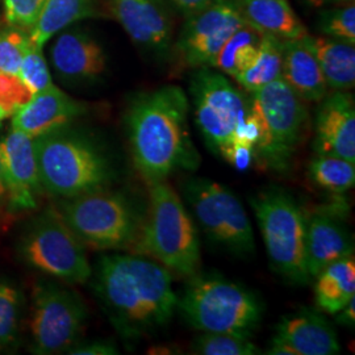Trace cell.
<instances>
[{
    "label": "cell",
    "instance_id": "6da1fadb",
    "mask_svg": "<svg viewBox=\"0 0 355 355\" xmlns=\"http://www.w3.org/2000/svg\"><path fill=\"white\" fill-rule=\"evenodd\" d=\"M92 290L125 340H140L166 327L177 313L171 272L141 255H104L92 271Z\"/></svg>",
    "mask_w": 355,
    "mask_h": 355
},
{
    "label": "cell",
    "instance_id": "7a4b0ae2",
    "mask_svg": "<svg viewBox=\"0 0 355 355\" xmlns=\"http://www.w3.org/2000/svg\"><path fill=\"white\" fill-rule=\"evenodd\" d=\"M191 104L178 86L137 95L125 114L129 149L136 170L149 184L178 170H196L200 157L190 136Z\"/></svg>",
    "mask_w": 355,
    "mask_h": 355
},
{
    "label": "cell",
    "instance_id": "3957f363",
    "mask_svg": "<svg viewBox=\"0 0 355 355\" xmlns=\"http://www.w3.org/2000/svg\"><path fill=\"white\" fill-rule=\"evenodd\" d=\"M137 252L170 272L190 278L200 266V240L196 223L177 191L164 182L150 184L146 216L135 242Z\"/></svg>",
    "mask_w": 355,
    "mask_h": 355
},
{
    "label": "cell",
    "instance_id": "277c9868",
    "mask_svg": "<svg viewBox=\"0 0 355 355\" xmlns=\"http://www.w3.org/2000/svg\"><path fill=\"white\" fill-rule=\"evenodd\" d=\"M33 142L41 186L51 195L69 199L103 190L114 178L104 150L83 135L61 128Z\"/></svg>",
    "mask_w": 355,
    "mask_h": 355
},
{
    "label": "cell",
    "instance_id": "5b68a950",
    "mask_svg": "<svg viewBox=\"0 0 355 355\" xmlns=\"http://www.w3.org/2000/svg\"><path fill=\"white\" fill-rule=\"evenodd\" d=\"M178 311L193 329L252 337L262 321L263 306L254 292L217 274H193Z\"/></svg>",
    "mask_w": 355,
    "mask_h": 355
},
{
    "label": "cell",
    "instance_id": "8992f818",
    "mask_svg": "<svg viewBox=\"0 0 355 355\" xmlns=\"http://www.w3.org/2000/svg\"><path fill=\"white\" fill-rule=\"evenodd\" d=\"M249 114L258 129L255 161L277 173L287 171L308 120L304 102L278 78L250 92Z\"/></svg>",
    "mask_w": 355,
    "mask_h": 355
},
{
    "label": "cell",
    "instance_id": "52a82bcc",
    "mask_svg": "<svg viewBox=\"0 0 355 355\" xmlns=\"http://www.w3.org/2000/svg\"><path fill=\"white\" fill-rule=\"evenodd\" d=\"M272 270L295 284L311 282L305 259L306 216L291 193L268 187L250 199Z\"/></svg>",
    "mask_w": 355,
    "mask_h": 355
},
{
    "label": "cell",
    "instance_id": "ba28073f",
    "mask_svg": "<svg viewBox=\"0 0 355 355\" xmlns=\"http://www.w3.org/2000/svg\"><path fill=\"white\" fill-rule=\"evenodd\" d=\"M60 215L83 245L96 250L135 245L144 218L127 196L105 189L66 199Z\"/></svg>",
    "mask_w": 355,
    "mask_h": 355
},
{
    "label": "cell",
    "instance_id": "9c48e42d",
    "mask_svg": "<svg viewBox=\"0 0 355 355\" xmlns=\"http://www.w3.org/2000/svg\"><path fill=\"white\" fill-rule=\"evenodd\" d=\"M184 202L205 237L229 253H255L252 221L237 195L227 186L207 178H189L183 183Z\"/></svg>",
    "mask_w": 355,
    "mask_h": 355
},
{
    "label": "cell",
    "instance_id": "30bf717a",
    "mask_svg": "<svg viewBox=\"0 0 355 355\" xmlns=\"http://www.w3.org/2000/svg\"><path fill=\"white\" fill-rule=\"evenodd\" d=\"M195 121L211 152L223 155L237 142L249 114V98L220 71L199 67L190 82Z\"/></svg>",
    "mask_w": 355,
    "mask_h": 355
},
{
    "label": "cell",
    "instance_id": "8fae6325",
    "mask_svg": "<svg viewBox=\"0 0 355 355\" xmlns=\"http://www.w3.org/2000/svg\"><path fill=\"white\" fill-rule=\"evenodd\" d=\"M21 255L38 271L67 284H83L91 279L92 268L82 241L67 227L62 216L46 211L26 230Z\"/></svg>",
    "mask_w": 355,
    "mask_h": 355
},
{
    "label": "cell",
    "instance_id": "7c38bea8",
    "mask_svg": "<svg viewBox=\"0 0 355 355\" xmlns=\"http://www.w3.org/2000/svg\"><path fill=\"white\" fill-rule=\"evenodd\" d=\"M87 320V308L76 291L40 282L33 291L31 333L33 353H67L78 341Z\"/></svg>",
    "mask_w": 355,
    "mask_h": 355
},
{
    "label": "cell",
    "instance_id": "4fadbf2b",
    "mask_svg": "<svg viewBox=\"0 0 355 355\" xmlns=\"http://www.w3.org/2000/svg\"><path fill=\"white\" fill-rule=\"evenodd\" d=\"M246 21L237 0H211L187 16L178 38L179 61L183 66L211 67L217 53Z\"/></svg>",
    "mask_w": 355,
    "mask_h": 355
},
{
    "label": "cell",
    "instance_id": "5bb4252c",
    "mask_svg": "<svg viewBox=\"0 0 355 355\" xmlns=\"http://www.w3.org/2000/svg\"><path fill=\"white\" fill-rule=\"evenodd\" d=\"M0 161L11 203L20 209L36 208L42 186L33 139L24 132L12 129L0 142Z\"/></svg>",
    "mask_w": 355,
    "mask_h": 355
},
{
    "label": "cell",
    "instance_id": "9a60e30c",
    "mask_svg": "<svg viewBox=\"0 0 355 355\" xmlns=\"http://www.w3.org/2000/svg\"><path fill=\"white\" fill-rule=\"evenodd\" d=\"M315 150L355 164V104L347 91H336L321 101L316 117Z\"/></svg>",
    "mask_w": 355,
    "mask_h": 355
},
{
    "label": "cell",
    "instance_id": "2e32d148",
    "mask_svg": "<svg viewBox=\"0 0 355 355\" xmlns=\"http://www.w3.org/2000/svg\"><path fill=\"white\" fill-rule=\"evenodd\" d=\"M86 111L83 103L76 102L62 89L51 85L12 114V129L24 132L32 139L66 128Z\"/></svg>",
    "mask_w": 355,
    "mask_h": 355
},
{
    "label": "cell",
    "instance_id": "e0dca14e",
    "mask_svg": "<svg viewBox=\"0 0 355 355\" xmlns=\"http://www.w3.org/2000/svg\"><path fill=\"white\" fill-rule=\"evenodd\" d=\"M352 254H354L353 237L340 216L316 212L306 217L305 259L311 280L322 268Z\"/></svg>",
    "mask_w": 355,
    "mask_h": 355
},
{
    "label": "cell",
    "instance_id": "ac0fdd59",
    "mask_svg": "<svg viewBox=\"0 0 355 355\" xmlns=\"http://www.w3.org/2000/svg\"><path fill=\"white\" fill-rule=\"evenodd\" d=\"M117 21L135 42L166 53L171 44V23L159 0H110Z\"/></svg>",
    "mask_w": 355,
    "mask_h": 355
},
{
    "label": "cell",
    "instance_id": "d6986e66",
    "mask_svg": "<svg viewBox=\"0 0 355 355\" xmlns=\"http://www.w3.org/2000/svg\"><path fill=\"white\" fill-rule=\"evenodd\" d=\"M275 334L291 345L297 355H336L341 353L337 333L320 312L303 308L280 318Z\"/></svg>",
    "mask_w": 355,
    "mask_h": 355
},
{
    "label": "cell",
    "instance_id": "ffe728a7",
    "mask_svg": "<svg viewBox=\"0 0 355 355\" xmlns=\"http://www.w3.org/2000/svg\"><path fill=\"white\" fill-rule=\"evenodd\" d=\"M280 78L303 102H321L328 94L318 58L311 45V36L282 41Z\"/></svg>",
    "mask_w": 355,
    "mask_h": 355
},
{
    "label": "cell",
    "instance_id": "44dd1931",
    "mask_svg": "<svg viewBox=\"0 0 355 355\" xmlns=\"http://www.w3.org/2000/svg\"><path fill=\"white\" fill-rule=\"evenodd\" d=\"M51 62L60 76L74 82H89L105 70L102 46L89 35L64 33L51 48Z\"/></svg>",
    "mask_w": 355,
    "mask_h": 355
},
{
    "label": "cell",
    "instance_id": "7402d4cb",
    "mask_svg": "<svg viewBox=\"0 0 355 355\" xmlns=\"http://www.w3.org/2000/svg\"><path fill=\"white\" fill-rule=\"evenodd\" d=\"M237 3L246 24L261 33L280 40H295L308 35L288 0H237Z\"/></svg>",
    "mask_w": 355,
    "mask_h": 355
},
{
    "label": "cell",
    "instance_id": "603a6c76",
    "mask_svg": "<svg viewBox=\"0 0 355 355\" xmlns=\"http://www.w3.org/2000/svg\"><path fill=\"white\" fill-rule=\"evenodd\" d=\"M315 280V303L318 311L336 315L355 296L354 254L322 268Z\"/></svg>",
    "mask_w": 355,
    "mask_h": 355
},
{
    "label": "cell",
    "instance_id": "cb8c5ba5",
    "mask_svg": "<svg viewBox=\"0 0 355 355\" xmlns=\"http://www.w3.org/2000/svg\"><path fill=\"white\" fill-rule=\"evenodd\" d=\"M328 89L349 91L355 85L354 44L333 37H311Z\"/></svg>",
    "mask_w": 355,
    "mask_h": 355
},
{
    "label": "cell",
    "instance_id": "d4e9b609",
    "mask_svg": "<svg viewBox=\"0 0 355 355\" xmlns=\"http://www.w3.org/2000/svg\"><path fill=\"white\" fill-rule=\"evenodd\" d=\"M94 15L92 0H46L35 24L31 26L28 37L32 45L42 49L57 32Z\"/></svg>",
    "mask_w": 355,
    "mask_h": 355
},
{
    "label": "cell",
    "instance_id": "484cf974",
    "mask_svg": "<svg viewBox=\"0 0 355 355\" xmlns=\"http://www.w3.org/2000/svg\"><path fill=\"white\" fill-rule=\"evenodd\" d=\"M261 38L262 33L259 31L249 24L242 26L227 40L211 67L237 79L254 64L259 51Z\"/></svg>",
    "mask_w": 355,
    "mask_h": 355
},
{
    "label": "cell",
    "instance_id": "4316f807",
    "mask_svg": "<svg viewBox=\"0 0 355 355\" xmlns=\"http://www.w3.org/2000/svg\"><path fill=\"white\" fill-rule=\"evenodd\" d=\"M282 41L272 35L262 33L259 51L254 64L236 79L242 89L250 94L280 78Z\"/></svg>",
    "mask_w": 355,
    "mask_h": 355
},
{
    "label": "cell",
    "instance_id": "83f0119b",
    "mask_svg": "<svg viewBox=\"0 0 355 355\" xmlns=\"http://www.w3.org/2000/svg\"><path fill=\"white\" fill-rule=\"evenodd\" d=\"M355 164L345 158L318 154L309 164V177L324 190L341 195L355 184Z\"/></svg>",
    "mask_w": 355,
    "mask_h": 355
},
{
    "label": "cell",
    "instance_id": "f1b7e54d",
    "mask_svg": "<svg viewBox=\"0 0 355 355\" xmlns=\"http://www.w3.org/2000/svg\"><path fill=\"white\" fill-rule=\"evenodd\" d=\"M191 353L199 355H255L261 354L250 337L233 333L203 331L191 343Z\"/></svg>",
    "mask_w": 355,
    "mask_h": 355
},
{
    "label": "cell",
    "instance_id": "f546056e",
    "mask_svg": "<svg viewBox=\"0 0 355 355\" xmlns=\"http://www.w3.org/2000/svg\"><path fill=\"white\" fill-rule=\"evenodd\" d=\"M23 295L8 280L0 279V347L11 346L19 334Z\"/></svg>",
    "mask_w": 355,
    "mask_h": 355
},
{
    "label": "cell",
    "instance_id": "4dcf8cb0",
    "mask_svg": "<svg viewBox=\"0 0 355 355\" xmlns=\"http://www.w3.org/2000/svg\"><path fill=\"white\" fill-rule=\"evenodd\" d=\"M19 78L24 82V85L31 89L33 95L51 87L53 85L51 73L41 49L32 45L31 41L20 64Z\"/></svg>",
    "mask_w": 355,
    "mask_h": 355
},
{
    "label": "cell",
    "instance_id": "1f68e13d",
    "mask_svg": "<svg viewBox=\"0 0 355 355\" xmlns=\"http://www.w3.org/2000/svg\"><path fill=\"white\" fill-rule=\"evenodd\" d=\"M320 31L328 37L355 44L354 3L322 12L320 17Z\"/></svg>",
    "mask_w": 355,
    "mask_h": 355
},
{
    "label": "cell",
    "instance_id": "d6a6232c",
    "mask_svg": "<svg viewBox=\"0 0 355 355\" xmlns=\"http://www.w3.org/2000/svg\"><path fill=\"white\" fill-rule=\"evenodd\" d=\"M28 46L29 37L26 33L13 29L0 32V73L19 76Z\"/></svg>",
    "mask_w": 355,
    "mask_h": 355
},
{
    "label": "cell",
    "instance_id": "836d02e7",
    "mask_svg": "<svg viewBox=\"0 0 355 355\" xmlns=\"http://www.w3.org/2000/svg\"><path fill=\"white\" fill-rule=\"evenodd\" d=\"M33 94L19 76L0 73V105L10 114H15L32 99Z\"/></svg>",
    "mask_w": 355,
    "mask_h": 355
},
{
    "label": "cell",
    "instance_id": "e575fe53",
    "mask_svg": "<svg viewBox=\"0 0 355 355\" xmlns=\"http://www.w3.org/2000/svg\"><path fill=\"white\" fill-rule=\"evenodd\" d=\"M46 0H3L6 19L11 26L31 28Z\"/></svg>",
    "mask_w": 355,
    "mask_h": 355
},
{
    "label": "cell",
    "instance_id": "d590c367",
    "mask_svg": "<svg viewBox=\"0 0 355 355\" xmlns=\"http://www.w3.org/2000/svg\"><path fill=\"white\" fill-rule=\"evenodd\" d=\"M221 158L237 170H248L255 161L254 146L248 142H234L221 155Z\"/></svg>",
    "mask_w": 355,
    "mask_h": 355
},
{
    "label": "cell",
    "instance_id": "8d00e7d4",
    "mask_svg": "<svg viewBox=\"0 0 355 355\" xmlns=\"http://www.w3.org/2000/svg\"><path fill=\"white\" fill-rule=\"evenodd\" d=\"M67 354L73 355H116L119 349L112 341L108 340H95L91 343H76Z\"/></svg>",
    "mask_w": 355,
    "mask_h": 355
},
{
    "label": "cell",
    "instance_id": "74e56055",
    "mask_svg": "<svg viewBox=\"0 0 355 355\" xmlns=\"http://www.w3.org/2000/svg\"><path fill=\"white\" fill-rule=\"evenodd\" d=\"M336 321L346 327V328H354L355 325V296L347 303V304L343 306L341 311H338L336 313Z\"/></svg>",
    "mask_w": 355,
    "mask_h": 355
},
{
    "label": "cell",
    "instance_id": "f35d334b",
    "mask_svg": "<svg viewBox=\"0 0 355 355\" xmlns=\"http://www.w3.org/2000/svg\"><path fill=\"white\" fill-rule=\"evenodd\" d=\"M267 354L271 355H297L296 352L291 347V345L284 341L279 336H274L271 338L270 347L267 350Z\"/></svg>",
    "mask_w": 355,
    "mask_h": 355
},
{
    "label": "cell",
    "instance_id": "ab89813d",
    "mask_svg": "<svg viewBox=\"0 0 355 355\" xmlns=\"http://www.w3.org/2000/svg\"><path fill=\"white\" fill-rule=\"evenodd\" d=\"M170 1L177 7L179 11L189 16L191 13L198 11L199 8H202L211 0H170Z\"/></svg>",
    "mask_w": 355,
    "mask_h": 355
},
{
    "label": "cell",
    "instance_id": "60d3db41",
    "mask_svg": "<svg viewBox=\"0 0 355 355\" xmlns=\"http://www.w3.org/2000/svg\"><path fill=\"white\" fill-rule=\"evenodd\" d=\"M7 193L6 191V184H4V178H3V167H1V161H0V198Z\"/></svg>",
    "mask_w": 355,
    "mask_h": 355
},
{
    "label": "cell",
    "instance_id": "b9f144b4",
    "mask_svg": "<svg viewBox=\"0 0 355 355\" xmlns=\"http://www.w3.org/2000/svg\"><path fill=\"white\" fill-rule=\"evenodd\" d=\"M311 1H313L318 6H321V4H329V3H341L345 0H311Z\"/></svg>",
    "mask_w": 355,
    "mask_h": 355
},
{
    "label": "cell",
    "instance_id": "7bdbcfd3",
    "mask_svg": "<svg viewBox=\"0 0 355 355\" xmlns=\"http://www.w3.org/2000/svg\"><path fill=\"white\" fill-rule=\"evenodd\" d=\"M8 116H10V114L0 105V123H1L3 120H6Z\"/></svg>",
    "mask_w": 355,
    "mask_h": 355
}]
</instances>
